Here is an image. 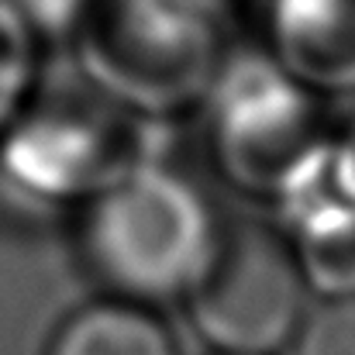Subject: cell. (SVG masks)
Wrapping results in <instances>:
<instances>
[{"mask_svg": "<svg viewBox=\"0 0 355 355\" xmlns=\"http://www.w3.org/2000/svg\"><path fill=\"white\" fill-rule=\"evenodd\" d=\"M197 114L221 180L262 200L335 135L324 97L290 76L266 49L238 42L211 80Z\"/></svg>", "mask_w": 355, "mask_h": 355, "instance_id": "277c9868", "label": "cell"}, {"mask_svg": "<svg viewBox=\"0 0 355 355\" xmlns=\"http://www.w3.org/2000/svg\"><path fill=\"white\" fill-rule=\"evenodd\" d=\"M255 45L318 97L355 94V0H248Z\"/></svg>", "mask_w": 355, "mask_h": 355, "instance_id": "8992f818", "label": "cell"}, {"mask_svg": "<svg viewBox=\"0 0 355 355\" xmlns=\"http://www.w3.org/2000/svg\"><path fill=\"white\" fill-rule=\"evenodd\" d=\"M24 21L28 28L42 38V45H69L87 0H7Z\"/></svg>", "mask_w": 355, "mask_h": 355, "instance_id": "8fae6325", "label": "cell"}, {"mask_svg": "<svg viewBox=\"0 0 355 355\" xmlns=\"http://www.w3.org/2000/svg\"><path fill=\"white\" fill-rule=\"evenodd\" d=\"M42 52V38L7 0H0V135L35 101L45 80Z\"/></svg>", "mask_w": 355, "mask_h": 355, "instance_id": "ba28073f", "label": "cell"}, {"mask_svg": "<svg viewBox=\"0 0 355 355\" xmlns=\"http://www.w3.org/2000/svg\"><path fill=\"white\" fill-rule=\"evenodd\" d=\"M335 162L349 193L355 197V111L342 121V128H335Z\"/></svg>", "mask_w": 355, "mask_h": 355, "instance_id": "7c38bea8", "label": "cell"}, {"mask_svg": "<svg viewBox=\"0 0 355 355\" xmlns=\"http://www.w3.org/2000/svg\"><path fill=\"white\" fill-rule=\"evenodd\" d=\"M314 300L355 297V218L321 235L290 241Z\"/></svg>", "mask_w": 355, "mask_h": 355, "instance_id": "9c48e42d", "label": "cell"}, {"mask_svg": "<svg viewBox=\"0 0 355 355\" xmlns=\"http://www.w3.org/2000/svg\"><path fill=\"white\" fill-rule=\"evenodd\" d=\"M42 355H180V345L159 311L101 293L55 324Z\"/></svg>", "mask_w": 355, "mask_h": 355, "instance_id": "52a82bcc", "label": "cell"}, {"mask_svg": "<svg viewBox=\"0 0 355 355\" xmlns=\"http://www.w3.org/2000/svg\"><path fill=\"white\" fill-rule=\"evenodd\" d=\"M211 355H218V352H211Z\"/></svg>", "mask_w": 355, "mask_h": 355, "instance_id": "5bb4252c", "label": "cell"}, {"mask_svg": "<svg viewBox=\"0 0 355 355\" xmlns=\"http://www.w3.org/2000/svg\"><path fill=\"white\" fill-rule=\"evenodd\" d=\"M290 241L272 221H228L221 252L180 304L190 328L218 355H279L311 311Z\"/></svg>", "mask_w": 355, "mask_h": 355, "instance_id": "5b68a950", "label": "cell"}, {"mask_svg": "<svg viewBox=\"0 0 355 355\" xmlns=\"http://www.w3.org/2000/svg\"><path fill=\"white\" fill-rule=\"evenodd\" d=\"M193 3H204V7H211V10H221V14L235 17V10H238L241 0H193Z\"/></svg>", "mask_w": 355, "mask_h": 355, "instance_id": "4fadbf2b", "label": "cell"}, {"mask_svg": "<svg viewBox=\"0 0 355 355\" xmlns=\"http://www.w3.org/2000/svg\"><path fill=\"white\" fill-rule=\"evenodd\" d=\"M290 355H355V297L314 300L290 342Z\"/></svg>", "mask_w": 355, "mask_h": 355, "instance_id": "30bf717a", "label": "cell"}, {"mask_svg": "<svg viewBox=\"0 0 355 355\" xmlns=\"http://www.w3.org/2000/svg\"><path fill=\"white\" fill-rule=\"evenodd\" d=\"M232 21L193 0H87L66 49L90 87L166 124L200 107L235 45Z\"/></svg>", "mask_w": 355, "mask_h": 355, "instance_id": "7a4b0ae2", "label": "cell"}, {"mask_svg": "<svg viewBox=\"0 0 355 355\" xmlns=\"http://www.w3.org/2000/svg\"><path fill=\"white\" fill-rule=\"evenodd\" d=\"M159 124L124 111L80 73L38 87L0 135V190L38 211H76L128 166L155 155Z\"/></svg>", "mask_w": 355, "mask_h": 355, "instance_id": "3957f363", "label": "cell"}, {"mask_svg": "<svg viewBox=\"0 0 355 355\" xmlns=\"http://www.w3.org/2000/svg\"><path fill=\"white\" fill-rule=\"evenodd\" d=\"M228 221L211 193L159 152L73 211V245L104 297L152 311L183 304L214 266Z\"/></svg>", "mask_w": 355, "mask_h": 355, "instance_id": "6da1fadb", "label": "cell"}]
</instances>
